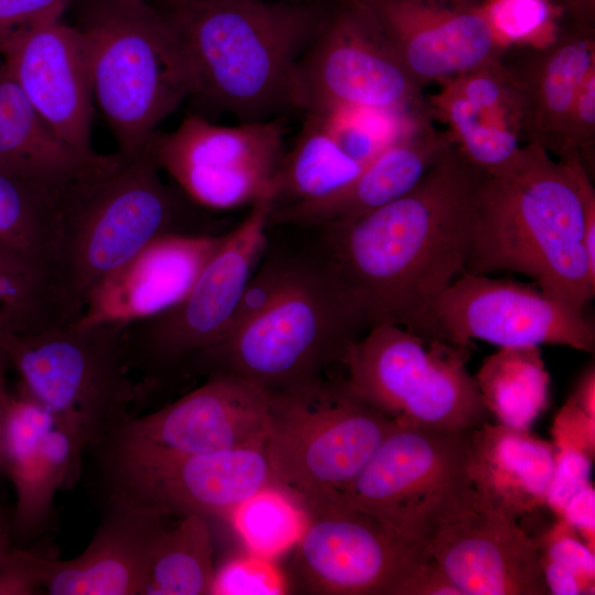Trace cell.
I'll return each instance as SVG.
<instances>
[{
  "instance_id": "obj_1",
  "label": "cell",
  "mask_w": 595,
  "mask_h": 595,
  "mask_svg": "<svg viewBox=\"0 0 595 595\" xmlns=\"http://www.w3.org/2000/svg\"><path fill=\"white\" fill-rule=\"evenodd\" d=\"M482 174L452 141L408 194L320 226L324 252L357 300L367 331L396 325L435 338L431 306L464 270Z\"/></svg>"
},
{
  "instance_id": "obj_2",
  "label": "cell",
  "mask_w": 595,
  "mask_h": 595,
  "mask_svg": "<svg viewBox=\"0 0 595 595\" xmlns=\"http://www.w3.org/2000/svg\"><path fill=\"white\" fill-rule=\"evenodd\" d=\"M364 329L361 309L325 252H277L253 272L227 335L194 364L268 393L290 390L343 365Z\"/></svg>"
},
{
  "instance_id": "obj_3",
  "label": "cell",
  "mask_w": 595,
  "mask_h": 595,
  "mask_svg": "<svg viewBox=\"0 0 595 595\" xmlns=\"http://www.w3.org/2000/svg\"><path fill=\"white\" fill-rule=\"evenodd\" d=\"M585 172L577 151L555 162L538 143L522 145L504 173L482 172L464 270L521 273L545 295L584 311L595 295V271L585 248Z\"/></svg>"
},
{
  "instance_id": "obj_4",
  "label": "cell",
  "mask_w": 595,
  "mask_h": 595,
  "mask_svg": "<svg viewBox=\"0 0 595 595\" xmlns=\"http://www.w3.org/2000/svg\"><path fill=\"white\" fill-rule=\"evenodd\" d=\"M162 13L183 51L191 100L267 120L293 107L298 64L326 15L307 1L171 0Z\"/></svg>"
},
{
  "instance_id": "obj_5",
  "label": "cell",
  "mask_w": 595,
  "mask_h": 595,
  "mask_svg": "<svg viewBox=\"0 0 595 595\" xmlns=\"http://www.w3.org/2000/svg\"><path fill=\"white\" fill-rule=\"evenodd\" d=\"M148 148L60 194L61 237L51 288L66 323L108 274L152 240L197 229L196 206L163 182Z\"/></svg>"
},
{
  "instance_id": "obj_6",
  "label": "cell",
  "mask_w": 595,
  "mask_h": 595,
  "mask_svg": "<svg viewBox=\"0 0 595 595\" xmlns=\"http://www.w3.org/2000/svg\"><path fill=\"white\" fill-rule=\"evenodd\" d=\"M76 21L93 97L117 153L132 159L192 96L181 45L164 14L145 0H84Z\"/></svg>"
},
{
  "instance_id": "obj_7",
  "label": "cell",
  "mask_w": 595,
  "mask_h": 595,
  "mask_svg": "<svg viewBox=\"0 0 595 595\" xmlns=\"http://www.w3.org/2000/svg\"><path fill=\"white\" fill-rule=\"evenodd\" d=\"M267 394L270 466L306 511L338 501L398 424L356 396L345 379L323 377Z\"/></svg>"
},
{
  "instance_id": "obj_8",
  "label": "cell",
  "mask_w": 595,
  "mask_h": 595,
  "mask_svg": "<svg viewBox=\"0 0 595 595\" xmlns=\"http://www.w3.org/2000/svg\"><path fill=\"white\" fill-rule=\"evenodd\" d=\"M472 349L379 325L350 346L344 379L356 396L398 424L467 432L490 418L466 368Z\"/></svg>"
},
{
  "instance_id": "obj_9",
  "label": "cell",
  "mask_w": 595,
  "mask_h": 595,
  "mask_svg": "<svg viewBox=\"0 0 595 595\" xmlns=\"http://www.w3.org/2000/svg\"><path fill=\"white\" fill-rule=\"evenodd\" d=\"M123 326L71 323L0 335V349L21 389L66 423L88 446L105 443L128 419L133 386Z\"/></svg>"
},
{
  "instance_id": "obj_10",
  "label": "cell",
  "mask_w": 595,
  "mask_h": 595,
  "mask_svg": "<svg viewBox=\"0 0 595 595\" xmlns=\"http://www.w3.org/2000/svg\"><path fill=\"white\" fill-rule=\"evenodd\" d=\"M326 15L295 72L293 107L306 113L367 110L412 118L425 99L387 36L358 0Z\"/></svg>"
},
{
  "instance_id": "obj_11",
  "label": "cell",
  "mask_w": 595,
  "mask_h": 595,
  "mask_svg": "<svg viewBox=\"0 0 595 595\" xmlns=\"http://www.w3.org/2000/svg\"><path fill=\"white\" fill-rule=\"evenodd\" d=\"M269 197L251 204L246 218L207 262L186 295L165 312L123 326L129 368L154 371L195 361L229 332L245 290L267 248Z\"/></svg>"
},
{
  "instance_id": "obj_12",
  "label": "cell",
  "mask_w": 595,
  "mask_h": 595,
  "mask_svg": "<svg viewBox=\"0 0 595 595\" xmlns=\"http://www.w3.org/2000/svg\"><path fill=\"white\" fill-rule=\"evenodd\" d=\"M416 542L462 595H550L540 538L484 498L469 479L435 507Z\"/></svg>"
},
{
  "instance_id": "obj_13",
  "label": "cell",
  "mask_w": 595,
  "mask_h": 595,
  "mask_svg": "<svg viewBox=\"0 0 595 595\" xmlns=\"http://www.w3.org/2000/svg\"><path fill=\"white\" fill-rule=\"evenodd\" d=\"M112 499L159 515L228 517L258 490L279 484L264 445L175 454L108 440Z\"/></svg>"
},
{
  "instance_id": "obj_14",
  "label": "cell",
  "mask_w": 595,
  "mask_h": 595,
  "mask_svg": "<svg viewBox=\"0 0 595 595\" xmlns=\"http://www.w3.org/2000/svg\"><path fill=\"white\" fill-rule=\"evenodd\" d=\"M283 127L271 120L219 126L187 115L170 132H155L148 150L161 171L196 206L225 210L271 199L284 155Z\"/></svg>"
},
{
  "instance_id": "obj_15",
  "label": "cell",
  "mask_w": 595,
  "mask_h": 595,
  "mask_svg": "<svg viewBox=\"0 0 595 595\" xmlns=\"http://www.w3.org/2000/svg\"><path fill=\"white\" fill-rule=\"evenodd\" d=\"M468 434L397 424L338 500L416 542L435 507L469 479Z\"/></svg>"
},
{
  "instance_id": "obj_16",
  "label": "cell",
  "mask_w": 595,
  "mask_h": 595,
  "mask_svg": "<svg viewBox=\"0 0 595 595\" xmlns=\"http://www.w3.org/2000/svg\"><path fill=\"white\" fill-rule=\"evenodd\" d=\"M291 576L315 595H398L428 556L422 547L339 500L307 510Z\"/></svg>"
},
{
  "instance_id": "obj_17",
  "label": "cell",
  "mask_w": 595,
  "mask_h": 595,
  "mask_svg": "<svg viewBox=\"0 0 595 595\" xmlns=\"http://www.w3.org/2000/svg\"><path fill=\"white\" fill-rule=\"evenodd\" d=\"M431 323L435 338L472 348L474 339H482L500 347L595 349V328L584 311L545 295L536 284L465 270L433 302Z\"/></svg>"
},
{
  "instance_id": "obj_18",
  "label": "cell",
  "mask_w": 595,
  "mask_h": 595,
  "mask_svg": "<svg viewBox=\"0 0 595 595\" xmlns=\"http://www.w3.org/2000/svg\"><path fill=\"white\" fill-rule=\"evenodd\" d=\"M66 7L18 26L0 42V57L33 108L64 142L91 147L93 91L79 32Z\"/></svg>"
},
{
  "instance_id": "obj_19",
  "label": "cell",
  "mask_w": 595,
  "mask_h": 595,
  "mask_svg": "<svg viewBox=\"0 0 595 595\" xmlns=\"http://www.w3.org/2000/svg\"><path fill=\"white\" fill-rule=\"evenodd\" d=\"M268 394L227 372L151 413L128 418L108 440L175 454L264 445ZM107 440V441H108Z\"/></svg>"
},
{
  "instance_id": "obj_20",
  "label": "cell",
  "mask_w": 595,
  "mask_h": 595,
  "mask_svg": "<svg viewBox=\"0 0 595 595\" xmlns=\"http://www.w3.org/2000/svg\"><path fill=\"white\" fill-rule=\"evenodd\" d=\"M422 88L498 62L509 47L495 35L483 0H358Z\"/></svg>"
},
{
  "instance_id": "obj_21",
  "label": "cell",
  "mask_w": 595,
  "mask_h": 595,
  "mask_svg": "<svg viewBox=\"0 0 595 595\" xmlns=\"http://www.w3.org/2000/svg\"><path fill=\"white\" fill-rule=\"evenodd\" d=\"M2 441V470L15 491L10 528L30 537L51 520L55 496L77 476L86 445L21 388L7 402Z\"/></svg>"
},
{
  "instance_id": "obj_22",
  "label": "cell",
  "mask_w": 595,
  "mask_h": 595,
  "mask_svg": "<svg viewBox=\"0 0 595 595\" xmlns=\"http://www.w3.org/2000/svg\"><path fill=\"white\" fill-rule=\"evenodd\" d=\"M225 237L181 232L152 240L104 278L69 323L79 328L126 326L165 312L186 295Z\"/></svg>"
},
{
  "instance_id": "obj_23",
  "label": "cell",
  "mask_w": 595,
  "mask_h": 595,
  "mask_svg": "<svg viewBox=\"0 0 595 595\" xmlns=\"http://www.w3.org/2000/svg\"><path fill=\"white\" fill-rule=\"evenodd\" d=\"M428 115L410 119L345 186L309 201L272 205L269 225L320 227L376 210L413 190L452 142Z\"/></svg>"
},
{
  "instance_id": "obj_24",
  "label": "cell",
  "mask_w": 595,
  "mask_h": 595,
  "mask_svg": "<svg viewBox=\"0 0 595 595\" xmlns=\"http://www.w3.org/2000/svg\"><path fill=\"white\" fill-rule=\"evenodd\" d=\"M440 84L425 99L429 117L448 126L452 141L480 172L498 175L510 169L522 145L518 100L504 61Z\"/></svg>"
},
{
  "instance_id": "obj_25",
  "label": "cell",
  "mask_w": 595,
  "mask_h": 595,
  "mask_svg": "<svg viewBox=\"0 0 595 595\" xmlns=\"http://www.w3.org/2000/svg\"><path fill=\"white\" fill-rule=\"evenodd\" d=\"M163 516L110 498L107 516L85 550L69 560L41 555L42 589L53 595L142 594Z\"/></svg>"
},
{
  "instance_id": "obj_26",
  "label": "cell",
  "mask_w": 595,
  "mask_h": 595,
  "mask_svg": "<svg viewBox=\"0 0 595 595\" xmlns=\"http://www.w3.org/2000/svg\"><path fill=\"white\" fill-rule=\"evenodd\" d=\"M504 64L518 100L521 141L561 156L575 97L595 68V34L563 26L548 43Z\"/></svg>"
},
{
  "instance_id": "obj_27",
  "label": "cell",
  "mask_w": 595,
  "mask_h": 595,
  "mask_svg": "<svg viewBox=\"0 0 595 595\" xmlns=\"http://www.w3.org/2000/svg\"><path fill=\"white\" fill-rule=\"evenodd\" d=\"M122 158L82 152L43 121L0 57V170L62 192L84 177L112 170Z\"/></svg>"
},
{
  "instance_id": "obj_28",
  "label": "cell",
  "mask_w": 595,
  "mask_h": 595,
  "mask_svg": "<svg viewBox=\"0 0 595 595\" xmlns=\"http://www.w3.org/2000/svg\"><path fill=\"white\" fill-rule=\"evenodd\" d=\"M468 435V476L484 498L519 521L547 506L555 463L552 443L490 422Z\"/></svg>"
},
{
  "instance_id": "obj_29",
  "label": "cell",
  "mask_w": 595,
  "mask_h": 595,
  "mask_svg": "<svg viewBox=\"0 0 595 595\" xmlns=\"http://www.w3.org/2000/svg\"><path fill=\"white\" fill-rule=\"evenodd\" d=\"M60 194L0 170V260L50 288L61 237Z\"/></svg>"
},
{
  "instance_id": "obj_30",
  "label": "cell",
  "mask_w": 595,
  "mask_h": 595,
  "mask_svg": "<svg viewBox=\"0 0 595 595\" xmlns=\"http://www.w3.org/2000/svg\"><path fill=\"white\" fill-rule=\"evenodd\" d=\"M366 166L340 145L322 115L307 113L298 139L284 152L271 187L273 205L328 195L354 180Z\"/></svg>"
},
{
  "instance_id": "obj_31",
  "label": "cell",
  "mask_w": 595,
  "mask_h": 595,
  "mask_svg": "<svg viewBox=\"0 0 595 595\" xmlns=\"http://www.w3.org/2000/svg\"><path fill=\"white\" fill-rule=\"evenodd\" d=\"M474 378L498 423L528 431L547 407L549 374L538 346L501 347Z\"/></svg>"
},
{
  "instance_id": "obj_32",
  "label": "cell",
  "mask_w": 595,
  "mask_h": 595,
  "mask_svg": "<svg viewBox=\"0 0 595 595\" xmlns=\"http://www.w3.org/2000/svg\"><path fill=\"white\" fill-rule=\"evenodd\" d=\"M215 570L207 518L182 517L160 534L142 595H212Z\"/></svg>"
},
{
  "instance_id": "obj_33",
  "label": "cell",
  "mask_w": 595,
  "mask_h": 595,
  "mask_svg": "<svg viewBox=\"0 0 595 595\" xmlns=\"http://www.w3.org/2000/svg\"><path fill=\"white\" fill-rule=\"evenodd\" d=\"M228 517L248 551L270 560L295 547L309 520L301 500L280 484L258 490Z\"/></svg>"
},
{
  "instance_id": "obj_34",
  "label": "cell",
  "mask_w": 595,
  "mask_h": 595,
  "mask_svg": "<svg viewBox=\"0 0 595 595\" xmlns=\"http://www.w3.org/2000/svg\"><path fill=\"white\" fill-rule=\"evenodd\" d=\"M64 323L46 283L0 260V335Z\"/></svg>"
},
{
  "instance_id": "obj_35",
  "label": "cell",
  "mask_w": 595,
  "mask_h": 595,
  "mask_svg": "<svg viewBox=\"0 0 595 595\" xmlns=\"http://www.w3.org/2000/svg\"><path fill=\"white\" fill-rule=\"evenodd\" d=\"M485 13L498 41L510 47L528 43L542 34L558 32L561 15L552 0H483Z\"/></svg>"
},
{
  "instance_id": "obj_36",
  "label": "cell",
  "mask_w": 595,
  "mask_h": 595,
  "mask_svg": "<svg viewBox=\"0 0 595 595\" xmlns=\"http://www.w3.org/2000/svg\"><path fill=\"white\" fill-rule=\"evenodd\" d=\"M289 591L288 578L272 560L248 551L215 570L212 595H282Z\"/></svg>"
},
{
  "instance_id": "obj_37",
  "label": "cell",
  "mask_w": 595,
  "mask_h": 595,
  "mask_svg": "<svg viewBox=\"0 0 595 595\" xmlns=\"http://www.w3.org/2000/svg\"><path fill=\"white\" fill-rule=\"evenodd\" d=\"M541 561L553 563L594 587L595 556L576 530L563 518L540 538Z\"/></svg>"
},
{
  "instance_id": "obj_38",
  "label": "cell",
  "mask_w": 595,
  "mask_h": 595,
  "mask_svg": "<svg viewBox=\"0 0 595 595\" xmlns=\"http://www.w3.org/2000/svg\"><path fill=\"white\" fill-rule=\"evenodd\" d=\"M592 459L588 454L575 448H555L547 506L559 517L563 515L567 501L589 484Z\"/></svg>"
},
{
  "instance_id": "obj_39",
  "label": "cell",
  "mask_w": 595,
  "mask_h": 595,
  "mask_svg": "<svg viewBox=\"0 0 595 595\" xmlns=\"http://www.w3.org/2000/svg\"><path fill=\"white\" fill-rule=\"evenodd\" d=\"M594 145L595 68L587 74L575 97L564 134L562 155L575 150L587 167L591 156L594 155Z\"/></svg>"
},
{
  "instance_id": "obj_40",
  "label": "cell",
  "mask_w": 595,
  "mask_h": 595,
  "mask_svg": "<svg viewBox=\"0 0 595 595\" xmlns=\"http://www.w3.org/2000/svg\"><path fill=\"white\" fill-rule=\"evenodd\" d=\"M552 433L555 448H575L594 457L595 412L586 409L573 394L558 413Z\"/></svg>"
},
{
  "instance_id": "obj_41",
  "label": "cell",
  "mask_w": 595,
  "mask_h": 595,
  "mask_svg": "<svg viewBox=\"0 0 595 595\" xmlns=\"http://www.w3.org/2000/svg\"><path fill=\"white\" fill-rule=\"evenodd\" d=\"M40 588L41 555L12 547L0 560V595H30Z\"/></svg>"
},
{
  "instance_id": "obj_42",
  "label": "cell",
  "mask_w": 595,
  "mask_h": 595,
  "mask_svg": "<svg viewBox=\"0 0 595 595\" xmlns=\"http://www.w3.org/2000/svg\"><path fill=\"white\" fill-rule=\"evenodd\" d=\"M398 595H462L437 563L426 556L399 588Z\"/></svg>"
},
{
  "instance_id": "obj_43",
  "label": "cell",
  "mask_w": 595,
  "mask_h": 595,
  "mask_svg": "<svg viewBox=\"0 0 595 595\" xmlns=\"http://www.w3.org/2000/svg\"><path fill=\"white\" fill-rule=\"evenodd\" d=\"M61 7L66 0H0V42L18 26Z\"/></svg>"
},
{
  "instance_id": "obj_44",
  "label": "cell",
  "mask_w": 595,
  "mask_h": 595,
  "mask_svg": "<svg viewBox=\"0 0 595 595\" xmlns=\"http://www.w3.org/2000/svg\"><path fill=\"white\" fill-rule=\"evenodd\" d=\"M560 518L578 531L583 541L594 550L595 490L591 484L567 501Z\"/></svg>"
},
{
  "instance_id": "obj_45",
  "label": "cell",
  "mask_w": 595,
  "mask_h": 595,
  "mask_svg": "<svg viewBox=\"0 0 595 595\" xmlns=\"http://www.w3.org/2000/svg\"><path fill=\"white\" fill-rule=\"evenodd\" d=\"M564 18L565 28L595 34V0H552Z\"/></svg>"
},
{
  "instance_id": "obj_46",
  "label": "cell",
  "mask_w": 595,
  "mask_h": 595,
  "mask_svg": "<svg viewBox=\"0 0 595 595\" xmlns=\"http://www.w3.org/2000/svg\"><path fill=\"white\" fill-rule=\"evenodd\" d=\"M10 531L11 528L7 522L3 512L0 509V560L10 551Z\"/></svg>"
},
{
  "instance_id": "obj_47",
  "label": "cell",
  "mask_w": 595,
  "mask_h": 595,
  "mask_svg": "<svg viewBox=\"0 0 595 595\" xmlns=\"http://www.w3.org/2000/svg\"><path fill=\"white\" fill-rule=\"evenodd\" d=\"M9 366L7 357L0 349V400H6L10 396L7 387V369Z\"/></svg>"
},
{
  "instance_id": "obj_48",
  "label": "cell",
  "mask_w": 595,
  "mask_h": 595,
  "mask_svg": "<svg viewBox=\"0 0 595 595\" xmlns=\"http://www.w3.org/2000/svg\"><path fill=\"white\" fill-rule=\"evenodd\" d=\"M8 400L9 398L6 400H0V472L2 470L3 419H4V411H6V405H7Z\"/></svg>"
},
{
  "instance_id": "obj_49",
  "label": "cell",
  "mask_w": 595,
  "mask_h": 595,
  "mask_svg": "<svg viewBox=\"0 0 595 595\" xmlns=\"http://www.w3.org/2000/svg\"><path fill=\"white\" fill-rule=\"evenodd\" d=\"M286 1H307V2H312V1H318V0H286Z\"/></svg>"
},
{
  "instance_id": "obj_50",
  "label": "cell",
  "mask_w": 595,
  "mask_h": 595,
  "mask_svg": "<svg viewBox=\"0 0 595 595\" xmlns=\"http://www.w3.org/2000/svg\"><path fill=\"white\" fill-rule=\"evenodd\" d=\"M145 1H150V0H145ZM158 1L163 2V3H166V2H169V1H171V0H158Z\"/></svg>"
}]
</instances>
